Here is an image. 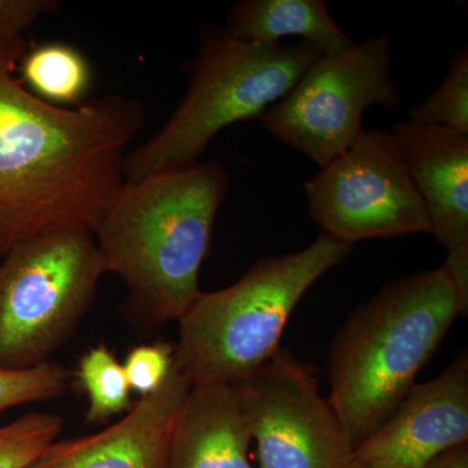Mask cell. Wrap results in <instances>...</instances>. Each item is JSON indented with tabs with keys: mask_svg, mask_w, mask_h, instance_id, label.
<instances>
[{
	"mask_svg": "<svg viewBox=\"0 0 468 468\" xmlns=\"http://www.w3.org/2000/svg\"><path fill=\"white\" fill-rule=\"evenodd\" d=\"M175 365V345L163 343L138 345L129 351L122 363L132 392L141 397L158 390L167 380Z\"/></svg>",
	"mask_w": 468,
	"mask_h": 468,
	"instance_id": "21",
	"label": "cell"
},
{
	"mask_svg": "<svg viewBox=\"0 0 468 468\" xmlns=\"http://www.w3.org/2000/svg\"><path fill=\"white\" fill-rule=\"evenodd\" d=\"M408 122L446 126L468 134V48L454 52L441 84L408 110Z\"/></svg>",
	"mask_w": 468,
	"mask_h": 468,
	"instance_id": "17",
	"label": "cell"
},
{
	"mask_svg": "<svg viewBox=\"0 0 468 468\" xmlns=\"http://www.w3.org/2000/svg\"><path fill=\"white\" fill-rule=\"evenodd\" d=\"M232 385H193L176 418L165 468H254Z\"/></svg>",
	"mask_w": 468,
	"mask_h": 468,
	"instance_id": "13",
	"label": "cell"
},
{
	"mask_svg": "<svg viewBox=\"0 0 468 468\" xmlns=\"http://www.w3.org/2000/svg\"><path fill=\"white\" fill-rule=\"evenodd\" d=\"M323 55L306 41L250 42L203 24L186 94L158 133L126 154L124 183L193 165L227 126L260 119Z\"/></svg>",
	"mask_w": 468,
	"mask_h": 468,
	"instance_id": "5",
	"label": "cell"
},
{
	"mask_svg": "<svg viewBox=\"0 0 468 468\" xmlns=\"http://www.w3.org/2000/svg\"><path fill=\"white\" fill-rule=\"evenodd\" d=\"M224 27L239 38L267 45L300 37L325 57L344 54L356 45L335 24L324 0H239L233 3Z\"/></svg>",
	"mask_w": 468,
	"mask_h": 468,
	"instance_id": "14",
	"label": "cell"
},
{
	"mask_svg": "<svg viewBox=\"0 0 468 468\" xmlns=\"http://www.w3.org/2000/svg\"><path fill=\"white\" fill-rule=\"evenodd\" d=\"M94 233L58 230L20 243L0 263V369L48 362L97 297L103 275Z\"/></svg>",
	"mask_w": 468,
	"mask_h": 468,
	"instance_id": "6",
	"label": "cell"
},
{
	"mask_svg": "<svg viewBox=\"0 0 468 468\" xmlns=\"http://www.w3.org/2000/svg\"><path fill=\"white\" fill-rule=\"evenodd\" d=\"M63 419L51 412H30L0 426V468H27L57 441Z\"/></svg>",
	"mask_w": 468,
	"mask_h": 468,
	"instance_id": "18",
	"label": "cell"
},
{
	"mask_svg": "<svg viewBox=\"0 0 468 468\" xmlns=\"http://www.w3.org/2000/svg\"><path fill=\"white\" fill-rule=\"evenodd\" d=\"M356 468H362V467H356Z\"/></svg>",
	"mask_w": 468,
	"mask_h": 468,
	"instance_id": "23",
	"label": "cell"
},
{
	"mask_svg": "<svg viewBox=\"0 0 468 468\" xmlns=\"http://www.w3.org/2000/svg\"><path fill=\"white\" fill-rule=\"evenodd\" d=\"M390 133L430 217L431 234L448 252L443 266L468 310V134L403 122Z\"/></svg>",
	"mask_w": 468,
	"mask_h": 468,
	"instance_id": "11",
	"label": "cell"
},
{
	"mask_svg": "<svg viewBox=\"0 0 468 468\" xmlns=\"http://www.w3.org/2000/svg\"><path fill=\"white\" fill-rule=\"evenodd\" d=\"M304 193L322 233L349 245L431 234L426 205L385 129H366L353 146L304 183Z\"/></svg>",
	"mask_w": 468,
	"mask_h": 468,
	"instance_id": "8",
	"label": "cell"
},
{
	"mask_svg": "<svg viewBox=\"0 0 468 468\" xmlns=\"http://www.w3.org/2000/svg\"><path fill=\"white\" fill-rule=\"evenodd\" d=\"M193 383L175 365L155 392L95 435L52 442L27 468H165L176 418Z\"/></svg>",
	"mask_w": 468,
	"mask_h": 468,
	"instance_id": "12",
	"label": "cell"
},
{
	"mask_svg": "<svg viewBox=\"0 0 468 468\" xmlns=\"http://www.w3.org/2000/svg\"><path fill=\"white\" fill-rule=\"evenodd\" d=\"M77 380L89 399L85 421L101 424L132 409V389L124 366L106 346L98 345L80 359Z\"/></svg>",
	"mask_w": 468,
	"mask_h": 468,
	"instance_id": "16",
	"label": "cell"
},
{
	"mask_svg": "<svg viewBox=\"0 0 468 468\" xmlns=\"http://www.w3.org/2000/svg\"><path fill=\"white\" fill-rule=\"evenodd\" d=\"M228 186L214 160L124 183L94 230L103 272L124 282V310L147 331L180 319L201 294Z\"/></svg>",
	"mask_w": 468,
	"mask_h": 468,
	"instance_id": "2",
	"label": "cell"
},
{
	"mask_svg": "<svg viewBox=\"0 0 468 468\" xmlns=\"http://www.w3.org/2000/svg\"><path fill=\"white\" fill-rule=\"evenodd\" d=\"M351 250L320 232L300 251L258 261L233 285L202 292L177 320L176 362L193 385H230L263 367L302 297Z\"/></svg>",
	"mask_w": 468,
	"mask_h": 468,
	"instance_id": "4",
	"label": "cell"
},
{
	"mask_svg": "<svg viewBox=\"0 0 468 468\" xmlns=\"http://www.w3.org/2000/svg\"><path fill=\"white\" fill-rule=\"evenodd\" d=\"M232 385L260 468H351L354 446L309 366L282 349Z\"/></svg>",
	"mask_w": 468,
	"mask_h": 468,
	"instance_id": "9",
	"label": "cell"
},
{
	"mask_svg": "<svg viewBox=\"0 0 468 468\" xmlns=\"http://www.w3.org/2000/svg\"><path fill=\"white\" fill-rule=\"evenodd\" d=\"M69 369L48 362L27 369H0V412L27 405L48 401L66 393Z\"/></svg>",
	"mask_w": 468,
	"mask_h": 468,
	"instance_id": "19",
	"label": "cell"
},
{
	"mask_svg": "<svg viewBox=\"0 0 468 468\" xmlns=\"http://www.w3.org/2000/svg\"><path fill=\"white\" fill-rule=\"evenodd\" d=\"M424 468H468V443L442 452Z\"/></svg>",
	"mask_w": 468,
	"mask_h": 468,
	"instance_id": "22",
	"label": "cell"
},
{
	"mask_svg": "<svg viewBox=\"0 0 468 468\" xmlns=\"http://www.w3.org/2000/svg\"><path fill=\"white\" fill-rule=\"evenodd\" d=\"M468 443V358L415 383L392 417L353 452L351 468H424Z\"/></svg>",
	"mask_w": 468,
	"mask_h": 468,
	"instance_id": "10",
	"label": "cell"
},
{
	"mask_svg": "<svg viewBox=\"0 0 468 468\" xmlns=\"http://www.w3.org/2000/svg\"><path fill=\"white\" fill-rule=\"evenodd\" d=\"M144 122L137 100L109 95L64 109L0 69V255L58 230L94 233Z\"/></svg>",
	"mask_w": 468,
	"mask_h": 468,
	"instance_id": "1",
	"label": "cell"
},
{
	"mask_svg": "<svg viewBox=\"0 0 468 468\" xmlns=\"http://www.w3.org/2000/svg\"><path fill=\"white\" fill-rule=\"evenodd\" d=\"M392 61L388 36L371 37L335 57L323 55L258 120L277 140L324 167L365 133L367 107L399 106Z\"/></svg>",
	"mask_w": 468,
	"mask_h": 468,
	"instance_id": "7",
	"label": "cell"
},
{
	"mask_svg": "<svg viewBox=\"0 0 468 468\" xmlns=\"http://www.w3.org/2000/svg\"><path fill=\"white\" fill-rule=\"evenodd\" d=\"M467 311L443 264L388 282L351 311L335 332L326 366L329 402L354 449L392 417Z\"/></svg>",
	"mask_w": 468,
	"mask_h": 468,
	"instance_id": "3",
	"label": "cell"
},
{
	"mask_svg": "<svg viewBox=\"0 0 468 468\" xmlns=\"http://www.w3.org/2000/svg\"><path fill=\"white\" fill-rule=\"evenodd\" d=\"M58 5L57 0H0V69H16L29 50L24 33Z\"/></svg>",
	"mask_w": 468,
	"mask_h": 468,
	"instance_id": "20",
	"label": "cell"
},
{
	"mask_svg": "<svg viewBox=\"0 0 468 468\" xmlns=\"http://www.w3.org/2000/svg\"><path fill=\"white\" fill-rule=\"evenodd\" d=\"M21 80L39 100L75 104L84 100L91 84L88 58L67 43H43L29 48L20 61Z\"/></svg>",
	"mask_w": 468,
	"mask_h": 468,
	"instance_id": "15",
	"label": "cell"
}]
</instances>
